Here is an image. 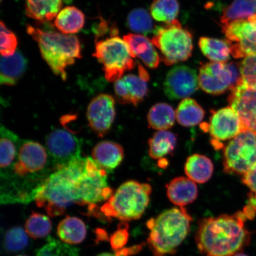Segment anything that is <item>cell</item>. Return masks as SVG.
Wrapping results in <instances>:
<instances>
[{
  "label": "cell",
  "instance_id": "cell-34",
  "mask_svg": "<svg viewBox=\"0 0 256 256\" xmlns=\"http://www.w3.org/2000/svg\"><path fill=\"white\" fill-rule=\"evenodd\" d=\"M52 224L48 216L40 213L32 212L25 224V231L30 238H44L50 233Z\"/></svg>",
  "mask_w": 256,
  "mask_h": 256
},
{
  "label": "cell",
  "instance_id": "cell-33",
  "mask_svg": "<svg viewBox=\"0 0 256 256\" xmlns=\"http://www.w3.org/2000/svg\"><path fill=\"white\" fill-rule=\"evenodd\" d=\"M150 12L156 21L167 24L171 23L178 14V0H154L150 8Z\"/></svg>",
  "mask_w": 256,
  "mask_h": 256
},
{
  "label": "cell",
  "instance_id": "cell-9",
  "mask_svg": "<svg viewBox=\"0 0 256 256\" xmlns=\"http://www.w3.org/2000/svg\"><path fill=\"white\" fill-rule=\"evenodd\" d=\"M224 171L244 176L256 166V132L245 130L233 138L223 152Z\"/></svg>",
  "mask_w": 256,
  "mask_h": 256
},
{
  "label": "cell",
  "instance_id": "cell-14",
  "mask_svg": "<svg viewBox=\"0 0 256 256\" xmlns=\"http://www.w3.org/2000/svg\"><path fill=\"white\" fill-rule=\"evenodd\" d=\"M228 102L245 130L256 132V88L245 84L241 78L231 89Z\"/></svg>",
  "mask_w": 256,
  "mask_h": 256
},
{
  "label": "cell",
  "instance_id": "cell-5",
  "mask_svg": "<svg viewBox=\"0 0 256 256\" xmlns=\"http://www.w3.org/2000/svg\"><path fill=\"white\" fill-rule=\"evenodd\" d=\"M28 34L37 42L44 60L52 72L66 79V69L82 58V48L78 37L55 31L43 30L27 26Z\"/></svg>",
  "mask_w": 256,
  "mask_h": 256
},
{
  "label": "cell",
  "instance_id": "cell-44",
  "mask_svg": "<svg viewBox=\"0 0 256 256\" xmlns=\"http://www.w3.org/2000/svg\"><path fill=\"white\" fill-rule=\"evenodd\" d=\"M233 256H248L247 254H243L242 252H239L238 254H236L235 255H234Z\"/></svg>",
  "mask_w": 256,
  "mask_h": 256
},
{
  "label": "cell",
  "instance_id": "cell-35",
  "mask_svg": "<svg viewBox=\"0 0 256 256\" xmlns=\"http://www.w3.org/2000/svg\"><path fill=\"white\" fill-rule=\"evenodd\" d=\"M128 26L138 34H147L152 32L153 22L149 12L146 9L139 8L131 11L127 18Z\"/></svg>",
  "mask_w": 256,
  "mask_h": 256
},
{
  "label": "cell",
  "instance_id": "cell-10",
  "mask_svg": "<svg viewBox=\"0 0 256 256\" xmlns=\"http://www.w3.org/2000/svg\"><path fill=\"white\" fill-rule=\"evenodd\" d=\"M112 193L107 182V172L92 158H87L84 168L76 183V204L94 206V204L110 199Z\"/></svg>",
  "mask_w": 256,
  "mask_h": 256
},
{
  "label": "cell",
  "instance_id": "cell-29",
  "mask_svg": "<svg viewBox=\"0 0 256 256\" xmlns=\"http://www.w3.org/2000/svg\"><path fill=\"white\" fill-rule=\"evenodd\" d=\"M199 46L202 52L212 62L226 63L230 60V44L227 40L202 37Z\"/></svg>",
  "mask_w": 256,
  "mask_h": 256
},
{
  "label": "cell",
  "instance_id": "cell-37",
  "mask_svg": "<svg viewBox=\"0 0 256 256\" xmlns=\"http://www.w3.org/2000/svg\"><path fill=\"white\" fill-rule=\"evenodd\" d=\"M0 52L2 56H14L18 46V40L14 32L8 30L2 22L0 24Z\"/></svg>",
  "mask_w": 256,
  "mask_h": 256
},
{
  "label": "cell",
  "instance_id": "cell-18",
  "mask_svg": "<svg viewBox=\"0 0 256 256\" xmlns=\"http://www.w3.org/2000/svg\"><path fill=\"white\" fill-rule=\"evenodd\" d=\"M148 78L139 75L124 76L114 82L115 97L120 104H132L136 106L148 94Z\"/></svg>",
  "mask_w": 256,
  "mask_h": 256
},
{
  "label": "cell",
  "instance_id": "cell-25",
  "mask_svg": "<svg viewBox=\"0 0 256 256\" xmlns=\"http://www.w3.org/2000/svg\"><path fill=\"white\" fill-rule=\"evenodd\" d=\"M188 178L198 184H204L212 177L214 164L206 156L195 154L188 156L184 166Z\"/></svg>",
  "mask_w": 256,
  "mask_h": 256
},
{
  "label": "cell",
  "instance_id": "cell-30",
  "mask_svg": "<svg viewBox=\"0 0 256 256\" xmlns=\"http://www.w3.org/2000/svg\"><path fill=\"white\" fill-rule=\"evenodd\" d=\"M206 114L203 108L194 99H184L176 111L178 123L185 127L196 126L204 120Z\"/></svg>",
  "mask_w": 256,
  "mask_h": 256
},
{
  "label": "cell",
  "instance_id": "cell-40",
  "mask_svg": "<svg viewBox=\"0 0 256 256\" xmlns=\"http://www.w3.org/2000/svg\"><path fill=\"white\" fill-rule=\"evenodd\" d=\"M129 233H128V226L126 223L121 224L118 229L110 236V242L112 248L115 251L123 248L126 245Z\"/></svg>",
  "mask_w": 256,
  "mask_h": 256
},
{
  "label": "cell",
  "instance_id": "cell-12",
  "mask_svg": "<svg viewBox=\"0 0 256 256\" xmlns=\"http://www.w3.org/2000/svg\"><path fill=\"white\" fill-rule=\"evenodd\" d=\"M230 52L235 58L256 54V14L248 19L236 20L222 27Z\"/></svg>",
  "mask_w": 256,
  "mask_h": 256
},
{
  "label": "cell",
  "instance_id": "cell-1",
  "mask_svg": "<svg viewBox=\"0 0 256 256\" xmlns=\"http://www.w3.org/2000/svg\"><path fill=\"white\" fill-rule=\"evenodd\" d=\"M48 154L40 143L21 140L17 156L9 171L1 176L4 184L1 187V203L26 204L34 200L37 188L32 182H38L47 167Z\"/></svg>",
  "mask_w": 256,
  "mask_h": 256
},
{
  "label": "cell",
  "instance_id": "cell-2",
  "mask_svg": "<svg viewBox=\"0 0 256 256\" xmlns=\"http://www.w3.org/2000/svg\"><path fill=\"white\" fill-rule=\"evenodd\" d=\"M244 212L223 214L201 220L195 235L197 248L204 256H233L249 245L251 234L245 228Z\"/></svg>",
  "mask_w": 256,
  "mask_h": 256
},
{
  "label": "cell",
  "instance_id": "cell-4",
  "mask_svg": "<svg viewBox=\"0 0 256 256\" xmlns=\"http://www.w3.org/2000/svg\"><path fill=\"white\" fill-rule=\"evenodd\" d=\"M192 217L184 207L166 210L146 226L150 230L147 244L155 256L175 254L190 232Z\"/></svg>",
  "mask_w": 256,
  "mask_h": 256
},
{
  "label": "cell",
  "instance_id": "cell-11",
  "mask_svg": "<svg viewBox=\"0 0 256 256\" xmlns=\"http://www.w3.org/2000/svg\"><path fill=\"white\" fill-rule=\"evenodd\" d=\"M240 74L239 66L233 62L206 63L200 67L199 84L207 94L220 95L238 84L242 78Z\"/></svg>",
  "mask_w": 256,
  "mask_h": 256
},
{
  "label": "cell",
  "instance_id": "cell-17",
  "mask_svg": "<svg viewBox=\"0 0 256 256\" xmlns=\"http://www.w3.org/2000/svg\"><path fill=\"white\" fill-rule=\"evenodd\" d=\"M116 115L115 100L110 95L100 94L90 103L87 112L89 126L99 136L110 130Z\"/></svg>",
  "mask_w": 256,
  "mask_h": 256
},
{
  "label": "cell",
  "instance_id": "cell-36",
  "mask_svg": "<svg viewBox=\"0 0 256 256\" xmlns=\"http://www.w3.org/2000/svg\"><path fill=\"white\" fill-rule=\"evenodd\" d=\"M28 234L20 226L10 229L4 236V248L10 252H18L28 244Z\"/></svg>",
  "mask_w": 256,
  "mask_h": 256
},
{
  "label": "cell",
  "instance_id": "cell-38",
  "mask_svg": "<svg viewBox=\"0 0 256 256\" xmlns=\"http://www.w3.org/2000/svg\"><path fill=\"white\" fill-rule=\"evenodd\" d=\"M239 69L242 82L256 88V54L246 57L240 63Z\"/></svg>",
  "mask_w": 256,
  "mask_h": 256
},
{
  "label": "cell",
  "instance_id": "cell-39",
  "mask_svg": "<svg viewBox=\"0 0 256 256\" xmlns=\"http://www.w3.org/2000/svg\"><path fill=\"white\" fill-rule=\"evenodd\" d=\"M48 242L41 248L38 249L36 256H62L65 246L57 240L48 238Z\"/></svg>",
  "mask_w": 256,
  "mask_h": 256
},
{
  "label": "cell",
  "instance_id": "cell-42",
  "mask_svg": "<svg viewBox=\"0 0 256 256\" xmlns=\"http://www.w3.org/2000/svg\"><path fill=\"white\" fill-rule=\"evenodd\" d=\"M242 182L252 193L256 194V166L242 176Z\"/></svg>",
  "mask_w": 256,
  "mask_h": 256
},
{
  "label": "cell",
  "instance_id": "cell-31",
  "mask_svg": "<svg viewBox=\"0 0 256 256\" xmlns=\"http://www.w3.org/2000/svg\"><path fill=\"white\" fill-rule=\"evenodd\" d=\"M176 112L170 105L164 103L154 105L150 108L147 120L150 126L158 130H168L174 126Z\"/></svg>",
  "mask_w": 256,
  "mask_h": 256
},
{
  "label": "cell",
  "instance_id": "cell-13",
  "mask_svg": "<svg viewBox=\"0 0 256 256\" xmlns=\"http://www.w3.org/2000/svg\"><path fill=\"white\" fill-rule=\"evenodd\" d=\"M46 149L56 168L68 164L81 154V140L69 131L54 130L46 138Z\"/></svg>",
  "mask_w": 256,
  "mask_h": 256
},
{
  "label": "cell",
  "instance_id": "cell-7",
  "mask_svg": "<svg viewBox=\"0 0 256 256\" xmlns=\"http://www.w3.org/2000/svg\"><path fill=\"white\" fill-rule=\"evenodd\" d=\"M94 56L103 65L105 78L110 82H116L136 66L129 46L117 35L96 41Z\"/></svg>",
  "mask_w": 256,
  "mask_h": 256
},
{
  "label": "cell",
  "instance_id": "cell-3",
  "mask_svg": "<svg viewBox=\"0 0 256 256\" xmlns=\"http://www.w3.org/2000/svg\"><path fill=\"white\" fill-rule=\"evenodd\" d=\"M86 161L87 158L80 156L48 176L35 195L38 206L44 207L50 216H56L72 204H76V183Z\"/></svg>",
  "mask_w": 256,
  "mask_h": 256
},
{
  "label": "cell",
  "instance_id": "cell-27",
  "mask_svg": "<svg viewBox=\"0 0 256 256\" xmlns=\"http://www.w3.org/2000/svg\"><path fill=\"white\" fill-rule=\"evenodd\" d=\"M84 24V14L74 6H68L62 9L55 20L56 27L65 34L78 33L82 30Z\"/></svg>",
  "mask_w": 256,
  "mask_h": 256
},
{
  "label": "cell",
  "instance_id": "cell-22",
  "mask_svg": "<svg viewBox=\"0 0 256 256\" xmlns=\"http://www.w3.org/2000/svg\"><path fill=\"white\" fill-rule=\"evenodd\" d=\"M28 62L20 51L16 50L14 56L1 58L0 83L2 85L14 86L26 70Z\"/></svg>",
  "mask_w": 256,
  "mask_h": 256
},
{
  "label": "cell",
  "instance_id": "cell-20",
  "mask_svg": "<svg viewBox=\"0 0 256 256\" xmlns=\"http://www.w3.org/2000/svg\"><path fill=\"white\" fill-rule=\"evenodd\" d=\"M92 156L96 164L108 172L120 165L124 158V152L120 144L104 140L94 147Z\"/></svg>",
  "mask_w": 256,
  "mask_h": 256
},
{
  "label": "cell",
  "instance_id": "cell-45",
  "mask_svg": "<svg viewBox=\"0 0 256 256\" xmlns=\"http://www.w3.org/2000/svg\"><path fill=\"white\" fill-rule=\"evenodd\" d=\"M26 256V255H18V256Z\"/></svg>",
  "mask_w": 256,
  "mask_h": 256
},
{
  "label": "cell",
  "instance_id": "cell-32",
  "mask_svg": "<svg viewBox=\"0 0 256 256\" xmlns=\"http://www.w3.org/2000/svg\"><path fill=\"white\" fill-rule=\"evenodd\" d=\"M256 14V0H235L224 10L220 18L222 27L231 22L247 19Z\"/></svg>",
  "mask_w": 256,
  "mask_h": 256
},
{
  "label": "cell",
  "instance_id": "cell-8",
  "mask_svg": "<svg viewBox=\"0 0 256 256\" xmlns=\"http://www.w3.org/2000/svg\"><path fill=\"white\" fill-rule=\"evenodd\" d=\"M152 42L161 52L162 60L167 66L184 62L192 56V34L178 20L156 30Z\"/></svg>",
  "mask_w": 256,
  "mask_h": 256
},
{
  "label": "cell",
  "instance_id": "cell-6",
  "mask_svg": "<svg viewBox=\"0 0 256 256\" xmlns=\"http://www.w3.org/2000/svg\"><path fill=\"white\" fill-rule=\"evenodd\" d=\"M152 188L148 184L134 180L126 182L101 208L107 217L122 220H138L148 207Z\"/></svg>",
  "mask_w": 256,
  "mask_h": 256
},
{
  "label": "cell",
  "instance_id": "cell-26",
  "mask_svg": "<svg viewBox=\"0 0 256 256\" xmlns=\"http://www.w3.org/2000/svg\"><path fill=\"white\" fill-rule=\"evenodd\" d=\"M57 234L62 242L76 244L85 239L87 228L84 222L78 218L67 216L58 226Z\"/></svg>",
  "mask_w": 256,
  "mask_h": 256
},
{
  "label": "cell",
  "instance_id": "cell-41",
  "mask_svg": "<svg viewBox=\"0 0 256 256\" xmlns=\"http://www.w3.org/2000/svg\"><path fill=\"white\" fill-rule=\"evenodd\" d=\"M247 206H245L242 212L244 213L248 219L254 218L256 216V194H250Z\"/></svg>",
  "mask_w": 256,
  "mask_h": 256
},
{
  "label": "cell",
  "instance_id": "cell-19",
  "mask_svg": "<svg viewBox=\"0 0 256 256\" xmlns=\"http://www.w3.org/2000/svg\"><path fill=\"white\" fill-rule=\"evenodd\" d=\"M133 58L138 57L150 68H158L160 58L154 44L144 35L128 34L124 37Z\"/></svg>",
  "mask_w": 256,
  "mask_h": 256
},
{
  "label": "cell",
  "instance_id": "cell-15",
  "mask_svg": "<svg viewBox=\"0 0 256 256\" xmlns=\"http://www.w3.org/2000/svg\"><path fill=\"white\" fill-rule=\"evenodd\" d=\"M208 127L212 143L218 149L222 146L220 142L232 140L246 130L238 114L231 106L213 111Z\"/></svg>",
  "mask_w": 256,
  "mask_h": 256
},
{
  "label": "cell",
  "instance_id": "cell-24",
  "mask_svg": "<svg viewBox=\"0 0 256 256\" xmlns=\"http://www.w3.org/2000/svg\"><path fill=\"white\" fill-rule=\"evenodd\" d=\"M1 155H0V168L1 176L9 171L17 156L19 145L21 140L14 132L4 126H1Z\"/></svg>",
  "mask_w": 256,
  "mask_h": 256
},
{
  "label": "cell",
  "instance_id": "cell-43",
  "mask_svg": "<svg viewBox=\"0 0 256 256\" xmlns=\"http://www.w3.org/2000/svg\"><path fill=\"white\" fill-rule=\"evenodd\" d=\"M97 256H116V255L112 254H108V252H105V254H102Z\"/></svg>",
  "mask_w": 256,
  "mask_h": 256
},
{
  "label": "cell",
  "instance_id": "cell-23",
  "mask_svg": "<svg viewBox=\"0 0 256 256\" xmlns=\"http://www.w3.org/2000/svg\"><path fill=\"white\" fill-rule=\"evenodd\" d=\"M62 0H26L28 17L41 22L53 20L62 10Z\"/></svg>",
  "mask_w": 256,
  "mask_h": 256
},
{
  "label": "cell",
  "instance_id": "cell-28",
  "mask_svg": "<svg viewBox=\"0 0 256 256\" xmlns=\"http://www.w3.org/2000/svg\"><path fill=\"white\" fill-rule=\"evenodd\" d=\"M177 136L168 130H159L148 142L149 154L154 160L162 159L174 152Z\"/></svg>",
  "mask_w": 256,
  "mask_h": 256
},
{
  "label": "cell",
  "instance_id": "cell-16",
  "mask_svg": "<svg viewBox=\"0 0 256 256\" xmlns=\"http://www.w3.org/2000/svg\"><path fill=\"white\" fill-rule=\"evenodd\" d=\"M196 72L186 66H176L170 71L164 82V91L171 100L186 98L199 88Z\"/></svg>",
  "mask_w": 256,
  "mask_h": 256
},
{
  "label": "cell",
  "instance_id": "cell-21",
  "mask_svg": "<svg viewBox=\"0 0 256 256\" xmlns=\"http://www.w3.org/2000/svg\"><path fill=\"white\" fill-rule=\"evenodd\" d=\"M166 188L169 200L178 207H184L193 202L198 196L197 185L188 178H174Z\"/></svg>",
  "mask_w": 256,
  "mask_h": 256
}]
</instances>
